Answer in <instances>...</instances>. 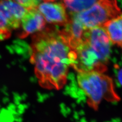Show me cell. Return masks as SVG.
Here are the masks:
<instances>
[{
	"label": "cell",
	"mask_w": 122,
	"mask_h": 122,
	"mask_svg": "<svg viewBox=\"0 0 122 122\" xmlns=\"http://www.w3.org/2000/svg\"><path fill=\"white\" fill-rule=\"evenodd\" d=\"M79 86L87 96L88 105L97 110L103 100L118 102L120 97L115 92L112 79L96 71L79 73L77 76Z\"/></svg>",
	"instance_id": "cell-2"
},
{
	"label": "cell",
	"mask_w": 122,
	"mask_h": 122,
	"mask_svg": "<svg viewBox=\"0 0 122 122\" xmlns=\"http://www.w3.org/2000/svg\"><path fill=\"white\" fill-rule=\"evenodd\" d=\"M37 9L45 20L53 25L65 26L70 20L65 5L61 2H44L39 4Z\"/></svg>",
	"instance_id": "cell-6"
},
{
	"label": "cell",
	"mask_w": 122,
	"mask_h": 122,
	"mask_svg": "<svg viewBox=\"0 0 122 122\" xmlns=\"http://www.w3.org/2000/svg\"><path fill=\"white\" fill-rule=\"evenodd\" d=\"M27 9L12 0L0 1V41L9 38L20 28Z\"/></svg>",
	"instance_id": "cell-4"
},
{
	"label": "cell",
	"mask_w": 122,
	"mask_h": 122,
	"mask_svg": "<svg viewBox=\"0 0 122 122\" xmlns=\"http://www.w3.org/2000/svg\"><path fill=\"white\" fill-rule=\"evenodd\" d=\"M44 0V1H47V2H48L50 1H55L56 0Z\"/></svg>",
	"instance_id": "cell-13"
},
{
	"label": "cell",
	"mask_w": 122,
	"mask_h": 122,
	"mask_svg": "<svg viewBox=\"0 0 122 122\" xmlns=\"http://www.w3.org/2000/svg\"><path fill=\"white\" fill-rule=\"evenodd\" d=\"M12 0L21 5L26 9L37 8L39 5V0Z\"/></svg>",
	"instance_id": "cell-11"
},
{
	"label": "cell",
	"mask_w": 122,
	"mask_h": 122,
	"mask_svg": "<svg viewBox=\"0 0 122 122\" xmlns=\"http://www.w3.org/2000/svg\"><path fill=\"white\" fill-rule=\"evenodd\" d=\"M86 30L82 24L72 14L68 23L60 31L70 47L76 50L83 42Z\"/></svg>",
	"instance_id": "cell-8"
},
{
	"label": "cell",
	"mask_w": 122,
	"mask_h": 122,
	"mask_svg": "<svg viewBox=\"0 0 122 122\" xmlns=\"http://www.w3.org/2000/svg\"><path fill=\"white\" fill-rule=\"evenodd\" d=\"M84 40L108 64L110 56V41L103 26L86 29Z\"/></svg>",
	"instance_id": "cell-5"
},
{
	"label": "cell",
	"mask_w": 122,
	"mask_h": 122,
	"mask_svg": "<svg viewBox=\"0 0 122 122\" xmlns=\"http://www.w3.org/2000/svg\"><path fill=\"white\" fill-rule=\"evenodd\" d=\"M97 0H64L65 5L72 14L81 12L91 7Z\"/></svg>",
	"instance_id": "cell-10"
},
{
	"label": "cell",
	"mask_w": 122,
	"mask_h": 122,
	"mask_svg": "<svg viewBox=\"0 0 122 122\" xmlns=\"http://www.w3.org/2000/svg\"><path fill=\"white\" fill-rule=\"evenodd\" d=\"M46 21L37 8L27 9L20 28L21 30L18 35L20 38L24 39L31 34L38 33L45 27Z\"/></svg>",
	"instance_id": "cell-7"
},
{
	"label": "cell",
	"mask_w": 122,
	"mask_h": 122,
	"mask_svg": "<svg viewBox=\"0 0 122 122\" xmlns=\"http://www.w3.org/2000/svg\"><path fill=\"white\" fill-rule=\"evenodd\" d=\"M76 56V50L55 27L45 28L33 36L30 61L43 88L58 90L63 87Z\"/></svg>",
	"instance_id": "cell-1"
},
{
	"label": "cell",
	"mask_w": 122,
	"mask_h": 122,
	"mask_svg": "<svg viewBox=\"0 0 122 122\" xmlns=\"http://www.w3.org/2000/svg\"><path fill=\"white\" fill-rule=\"evenodd\" d=\"M110 42L122 48V12L103 25Z\"/></svg>",
	"instance_id": "cell-9"
},
{
	"label": "cell",
	"mask_w": 122,
	"mask_h": 122,
	"mask_svg": "<svg viewBox=\"0 0 122 122\" xmlns=\"http://www.w3.org/2000/svg\"><path fill=\"white\" fill-rule=\"evenodd\" d=\"M118 78H119V81L122 85V69L119 71Z\"/></svg>",
	"instance_id": "cell-12"
},
{
	"label": "cell",
	"mask_w": 122,
	"mask_h": 122,
	"mask_svg": "<svg viewBox=\"0 0 122 122\" xmlns=\"http://www.w3.org/2000/svg\"><path fill=\"white\" fill-rule=\"evenodd\" d=\"M121 13L117 0H97L89 9L72 14L86 29L102 26Z\"/></svg>",
	"instance_id": "cell-3"
}]
</instances>
